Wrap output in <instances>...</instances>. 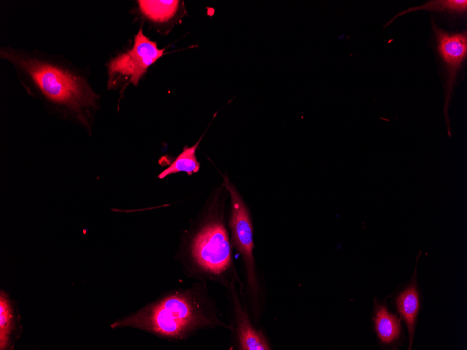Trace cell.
<instances>
[{"label":"cell","instance_id":"1","mask_svg":"<svg viewBox=\"0 0 467 350\" xmlns=\"http://www.w3.org/2000/svg\"><path fill=\"white\" fill-rule=\"evenodd\" d=\"M0 59L13 67L26 92L50 113L91 135L100 95L89 82L87 69L59 54L11 46L0 48Z\"/></svg>","mask_w":467,"mask_h":350},{"label":"cell","instance_id":"2","mask_svg":"<svg viewBox=\"0 0 467 350\" xmlns=\"http://www.w3.org/2000/svg\"><path fill=\"white\" fill-rule=\"evenodd\" d=\"M208 287V282L196 281L186 288L173 289L137 312L115 321L111 327L137 328L175 342L187 340L203 330H229Z\"/></svg>","mask_w":467,"mask_h":350},{"label":"cell","instance_id":"3","mask_svg":"<svg viewBox=\"0 0 467 350\" xmlns=\"http://www.w3.org/2000/svg\"><path fill=\"white\" fill-rule=\"evenodd\" d=\"M202 223L178 256L182 272L195 281L213 282L227 289L236 282L244 289L236 267L232 245L216 206L209 208Z\"/></svg>","mask_w":467,"mask_h":350},{"label":"cell","instance_id":"4","mask_svg":"<svg viewBox=\"0 0 467 350\" xmlns=\"http://www.w3.org/2000/svg\"><path fill=\"white\" fill-rule=\"evenodd\" d=\"M164 50L159 49L157 43L147 37L141 27L134 36L132 47L107 64L108 89L128 84L137 86L150 66L164 54Z\"/></svg>","mask_w":467,"mask_h":350},{"label":"cell","instance_id":"5","mask_svg":"<svg viewBox=\"0 0 467 350\" xmlns=\"http://www.w3.org/2000/svg\"><path fill=\"white\" fill-rule=\"evenodd\" d=\"M226 291L230 314V349H272V344L266 335L251 316L243 289L234 282Z\"/></svg>","mask_w":467,"mask_h":350},{"label":"cell","instance_id":"6","mask_svg":"<svg viewBox=\"0 0 467 350\" xmlns=\"http://www.w3.org/2000/svg\"><path fill=\"white\" fill-rule=\"evenodd\" d=\"M433 29L437 43V49L446 66L448 81V92L452 90L457 72L467 55V36L466 31L448 33L433 24Z\"/></svg>","mask_w":467,"mask_h":350},{"label":"cell","instance_id":"7","mask_svg":"<svg viewBox=\"0 0 467 350\" xmlns=\"http://www.w3.org/2000/svg\"><path fill=\"white\" fill-rule=\"evenodd\" d=\"M398 312L408 326L410 336V347L412 342L415 324L419 311V295L415 283H411L396 298Z\"/></svg>","mask_w":467,"mask_h":350},{"label":"cell","instance_id":"8","mask_svg":"<svg viewBox=\"0 0 467 350\" xmlns=\"http://www.w3.org/2000/svg\"><path fill=\"white\" fill-rule=\"evenodd\" d=\"M374 326L380 341L390 344L398 340L401 336V324L397 317L387 309L378 305L375 310Z\"/></svg>","mask_w":467,"mask_h":350},{"label":"cell","instance_id":"9","mask_svg":"<svg viewBox=\"0 0 467 350\" xmlns=\"http://www.w3.org/2000/svg\"><path fill=\"white\" fill-rule=\"evenodd\" d=\"M140 11L148 19L156 22H163L171 19L178 10L179 1L139 0Z\"/></svg>","mask_w":467,"mask_h":350},{"label":"cell","instance_id":"10","mask_svg":"<svg viewBox=\"0 0 467 350\" xmlns=\"http://www.w3.org/2000/svg\"><path fill=\"white\" fill-rule=\"evenodd\" d=\"M201 138L192 147H185L182 152L167 168L158 175V177L163 179L171 174L179 172H185L189 175L198 172L200 163L196 157V150Z\"/></svg>","mask_w":467,"mask_h":350},{"label":"cell","instance_id":"11","mask_svg":"<svg viewBox=\"0 0 467 350\" xmlns=\"http://www.w3.org/2000/svg\"><path fill=\"white\" fill-rule=\"evenodd\" d=\"M466 9H467L466 0L430 1L425 3L423 5L417 7L409 8L407 10L400 12L399 13L396 15L389 22H388L386 26L391 23L398 16L403 15L412 11L419 10H427L433 11H446L450 13H464L466 11Z\"/></svg>","mask_w":467,"mask_h":350},{"label":"cell","instance_id":"12","mask_svg":"<svg viewBox=\"0 0 467 350\" xmlns=\"http://www.w3.org/2000/svg\"><path fill=\"white\" fill-rule=\"evenodd\" d=\"M13 314L8 300L1 292L0 296V348L4 349L8 344L13 328Z\"/></svg>","mask_w":467,"mask_h":350}]
</instances>
